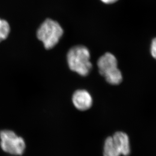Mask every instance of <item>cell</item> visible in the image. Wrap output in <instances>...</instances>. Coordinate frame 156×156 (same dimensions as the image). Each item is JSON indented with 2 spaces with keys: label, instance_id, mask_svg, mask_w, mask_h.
I'll return each mask as SVG.
<instances>
[{
  "label": "cell",
  "instance_id": "cell-1",
  "mask_svg": "<svg viewBox=\"0 0 156 156\" xmlns=\"http://www.w3.org/2000/svg\"><path fill=\"white\" fill-rule=\"evenodd\" d=\"M90 59V51L82 45L73 47L67 54L69 69L82 76L88 75L91 70L92 65Z\"/></svg>",
  "mask_w": 156,
  "mask_h": 156
},
{
  "label": "cell",
  "instance_id": "cell-2",
  "mask_svg": "<svg viewBox=\"0 0 156 156\" xmlns=\"http://www.w3.org/2000/svg\"><path fill=\"white\" fill-rule=\"evenodd\" d=\"M63 34V30L57 21L48 18L42 23L37 32V36L46 49L57 45Z\"/></svg>",
  "mask_w": 156,
  "mask_h": 156
},
{
  "label": "cell",
  "instance_id": "cell-3",
  "mask_svg": "<svg viewBox=\"0 0 156 156\" xmlns=\"http://www.w3.org/2000/svg\"><path fill=\"white\" fill-rule=\"evenodd\" d=\"M97 64L99 74L105 77L107 82L114 85L122 82V75L118 68L117 59L113 54L106 53L99 57Z\"/></svg>",
  "mask_w": 156,
  "mask_h": 156
},
{
  "label": "cell",
  "instance_id": "cell-4",
  "mask_svg": "<svg viewBox=\"0 0 156 156\" xmlns=\"http://www.w3.org/2000/svg\"><path fill=\"white\" fill-rule=\"evenodd\" d=\"M1 146L4 152L14 155H21L26 149V144L21 137L12 131L5 130L0 132Z\"/></svg>",
  "mask_w": 156,
  "mask_h": 156
},
{
  "label": "cell",
  "instance_id": "cell-5",
  "mask_svg": "<svg viewBox=\"0 0 156 156\" xmlns=\"http://www.w3.org/2000/svg\"><path fill=\"white\" fill-rule=\"evenodd\" d=\"M73 103L78 110L84 111L88 110L92 105V98L85 90H78L73 95Z\"/></svg>",
  "mask_w": 156,
  "mask_h": 156
},
{
  "label": "cell",
  "instance_id": "cell-6",
  "mask_svg": "<svg viewBox=\"0 0 156 156\" xmlns=\"http://www.w3.org/2000/svg\"><path fill=\"white\" fill-rule=\"evenodd\" d=\"M112 138L121 155L129 156L131 151L130 144L127 134L122 131H118Z\"/></svg>",
  "mask_w": 156,
  "mask_h": 156
},
{
  "label": "cell",
  "instance_id": "cell-7",
  "mask_svg": "<svg viewBox=\"0 0 156 156\" xmlns=\"http://www.w3.org/2000/svg\"><path fill=\"white\" fill-rule=\"evenodd\" d=\"M104 156H120V152L116 147L112 136L106 138L104 144Z\"/></svg>",
  "mask_w": 156,
  "mask_h": 156
},
{
  "label": "cell",
  "instance_id": "cell-8",
  "mask_svg": "<svg viewBox=\"0 0 156 156\" xmlns=\"http://www.w3.org/2000/svg\"><path fill=\"white\" fill-rule=\"evenodd\" d=\"M10 32V27L9 23L0 18V43L8 38Z\"/></svg>",
  "mask_w": 156,
  "mask_h": 156
},
{
  "label": "cell",
  "instance_id": "cell-9",
  "mask_svg": "<svg viewBox=\"0 0 156 156\" xmlns=\"http://www.w3.org/2000/svg\"><path fill=\"white\" fill-rule=\"evenodd\" d=\"M151 52L152 56L156 59V38L153 40L151 47Z\"/></svg>",
  "mask_w": 156,
  "mask_h": 156
},
{
  "label": "cell",
  "instance_id": "cell-10",
  "mask_svg": "<svg viewBox=\"0 0 156 156\" xmlns=\"http://www.w3.org/2000/svg\"><path fill=\"white\" fill-rule=\"evenodd\" d=\"M101 1L105 4H112L117 2L118 0H101Z\"/></svg>",
  "mask_w": 156,
  "mask_h": 156
}]
</instances>
